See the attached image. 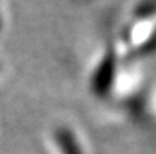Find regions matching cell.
<instances>
[{"label": "cell", "mask_w": 156, "mask_h": 154, "mask_svg": "<svg viewBox=\"0 0 156 154\" xmlns=\"http://www.w3.org/2000/svg\"><path fill=\"white\" fill-rule=\"evenodd\" d=\"M0 79H2V64H0Z\"/></svg>", "instance_id": "obj_2"}, {"label": "cell", "mask_w": 156, "mask_h": 154, "mask_svg": "<svg viewBox=\"0 0 156 154\" xmlns=\"http://www.w3.org/2000/svg\"><path fill=\"white\" fill-rule=\"evenodd\" d=\"M5 25V4L3 0H0V32Z\"/></svg>", "instance_id": "obj_1"}]
</instances>
